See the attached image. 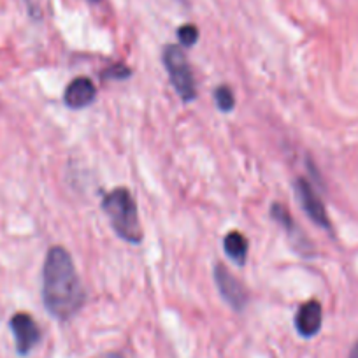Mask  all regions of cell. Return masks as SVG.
Wrapping results in <instances>:
<instances>
[{
  "label": "cell",
  "instance_id": "cell-1",
  "mask_svg": "<svg viewBox=\"0 0 358 358\" xmlns=\"http://www.w3.org/2000/svg\"><path fill=\"white\" fill-rule=\"evenodd\" d=\"M44 306L58 320H71L85 304V290L72 257L62 246L48 251L43 268Z\"/></svg>",
  "mask_w": 358,
  "mask_h": 358
},
{
  "label": "cell",
  "instance_id": "cell-2",
  "mask_svg": "<svg viewBox=\"0 0 358 358\" xmlns=\"http://www.w3.org/2000/svg\"><path fill=\"white\" fill-rule=\"evenodd\" d=\"M102 208L111 220L113 229L122 239L130 244H139L143 241V229H141L136 201L127 188H116L109 192L102 201Z\"/></svg>",
  "mask_w": 358,
  "mask_h": 358
},
{
  "label": "cell",
  "instance_id": "cell-3",
  "mask_svg": "<svg viewBox=\"0 0 358 358\" xmlns=\"http://www.w3.org/2000/svg\"><path fill=\"white\" fill-rule=\"evenodd\" d=\"M164 65L169 72L172 86L176 88L178 95L185 102H190L197 97V88H195V79L192 74L190 64H188L187 55L178 46H165L164 50Z\"/></svg>",
  "mask_w": 358,
  "mask_h": 358
},
{
  "label": "cell",
  "instance_id": "cell-4",
  "mask_svg": "<svg viewBox=\"0 0 358 358\" xmlns=\"http://www.w3.org/2000/svg\"><path fill=\"white\" fill-rule=\"evenodd\" d=\"M215 281L218 285V290L222 294V297L232 306L234 309L241 311L244 309V306L248 304V290L244 288V285L239 280L234 278V274L230 273L225 265L218 264L215 268Z\"/></svg>",
  "mask_w": 358,
  "mask_h": 358
},
{
  "label": "cell",
  "instance_id": "cell-5",
  "mask_svg": "<svg viewBox=\"0 0 358 358\" xmlns=\"http://www.w3.org/2000/svg\"><path fill=\"white\" fill-rule=\"evenodd\" d=\"M11 330L15 334L16 350L20 355H29L41 339V330L36 320L27 313H16L11 318Z\"/></svg>",
  "mask_w": 358,
  "mask_h": 358
},
{
  "label": "cell",
  "instance_id": "cell-6",
  "mask_svg": "<svg viewBox=\"0 0 358 358\" xmlns=\"http://www.w3.org/2000/svg\"><path fill=\"white\" fill-rule=\"evenodd\" d=\"M295 192H297V197L301 201L302 209L306 211V215L316 223V225L323 227V229H330L329 216H327L325 206H323L322 199L318 197V194L315 192V188L309 185L308 179L299 178L295 181Z\"/></svg>",
  "mask_w": 358,
  "mask_h": 358
},
{
  "label": "cell",
  "instance_id": "cell-7",
  "mask_svg": "<svg viewBox=\"0 0 358 358\" xmlns=\"http://www.w3.org/2000/svg\"><path fill=\"white\" fill-rule=\"evenodd\" d=\"M97 90L90 78H76L65 88L64 101L71 109H83L95 101Z\"/></svg>",
  "mask_w": 358,
  "mask_h": 358
},
{
  "label": "cell",
  "instance_id": "cell-8",
  "mask_svg": "<svg viewBox=\"0 0 358 358\" xmlns=\"http://www.w3.org/2000/svg\"><path fill=\"white\" fill-rule=\"evenodd\" d=\"M295 329L302 337H315L322 329V304L308 301L299 308L295 315Z\"/></svg>",
  "mask_w": 358,
  "mask_h": 358
},
{
  "label": "cell",
  "instance_id": "cell-9",
  "mask_svg": "<svg viewBox=\"0 0 358 358\" xmlns=\"http://www.w3.org/2000/svg\"><path fill=\"white\" fill-rule=\"evenodd\" d=\"M225 253L236 262L237 265H244L248 257V241L241 232H230L223 241Z\"/></svg>",
  "mask_w": 358,
  "mask_h": 358
},
{
  "label": "cell",
  "instance_id": "cell-10",
  "mask_svg": "<svg viewBox=\"0 0 358 358\" xmlns=\"http://www.w3.org/2000/svg\"><path fill=\"white\" fill-rule=\"evenodd\" d=\"M215 101L220 111H225V113L232 111L234 104H236V99H234L232 90H230L229 86H220V88L216 90Z\"/></svg>",
  "mask_w": 358,
  "mask_h": 358
},
{
  "label": "cell",
  "instance_id": "cell-11",
  "mask_svg": "<svg viewBox=\"0 0 358 358\" xmlns=\"http://www.w3.org/2000/svg\"><path fill=\"white\" fill-rule=\"evenodd\" d=\"M271 215H273V218L276 220V223L283 225L288 232L294 230V220H292L290 213H288V209L285 208L283 204H274L273 209H271Z\"/></svg>",
  "mask_w": 358,
  "mask_h": 358
},
{
  "label": "cell",
  "instance_id": "cell-12",
  "mask_svg": "<svg viewBox=\"0 0 358 358\" xmlns=\"http://www.w3.org/2000/svg\"><path fill=\"white\" fill-rule=\"evenodd\" d=\"M178 39L179 43L183 44L185 48H190L197 43L199 39V30L195 25H183L178 30Z\"/></svg>",
  "mask_w": 358,
  "mask_h": 358
},
{
  "label": "cell",
  "instance_id": "cell-13",
  "mask_svg": "<svg viewBox=\"0 0 358 358\" xmlns=\"http://www.w3.org/2000/svg\"><path fill=\"white\" fill-rule=\"evenodd\" d=\"M104 76H109V78H118V79H123V78H127V76H130V71H129V69L122 67V65H118V67H113L111 71L106 72Z\"/></svg>",
  "mask_w": 358,
  "mask_h": 358
},
{
  "label": "cell",
  "instance_id": "cell-14",
  "mask_svg": "<svg viewBox=\"0 0 358 358\" xmlns=\"http://www.w3.org/2000/svg\"><path fill=\"white\" fill-rule=\"evenodd\" d=\"M350 358H358V343L355 344V348H353V350H351Z\"/></svg>",
  "mask_w": 358,
  "mask_h": 358
},
{
  "label": "cell",
  "instance_id": "cell-15",
  "mask_svg": "<svg viewBox=\"0 0 358 358\" xmlns=\"http://www.w3.org/2000/svg\"><path fill=\"white\" fill-rule=\"evenodd\" d=\"M102 358H122V357H120V355L113 353V355H106V357H102Z\"/></svg>",
  "mask_w": 358,
  "mask_h": 358
},
{
  "label": "cell",
  "instance_id": "cell-16",
  "mask_svg": "<svg viewBox=\"0 0 358 358\" xmlns=\"http://www.w3.org/2000/svg\"><path fill=\"white\" fill-rule=\"evenodd\" d=\"M92 2H97V0H92Z\"/></svg>",
  "mask_w": 358,
  "mask_h": 358
}]
</instances>
